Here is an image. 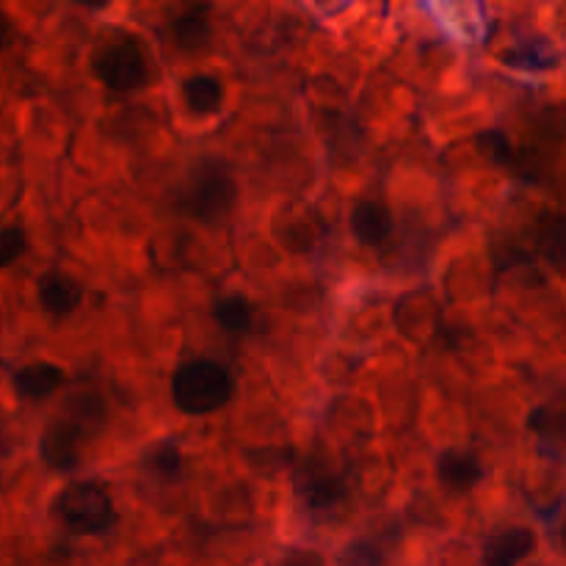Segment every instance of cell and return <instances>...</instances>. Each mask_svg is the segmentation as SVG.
I'll return each mask as SVG.
<instances>
[{"mask_svg":"<svg viewBox=\"0 0 566 566\" xmlns=\"http://www.w3.org/2000/svg\"><path fill=\"white\" fill-rule=\"evenodd\" d=\"M92 70L99 83L111 88V92H136L147 83V59L133 33L114 31L103 33L94 44L92 53Z\"/></svg>","mask_w":566,"mask_h":566,"instance_id":"6da1fadb","label":"cell"},{"mask_svg":"<svg viewBox=\"0 0 566 566\" xmlns=\"http://www.w3.org/2000/svg\"><path fill=\"white\" fill-rule=\"evenodd\" d=\"M232 379L219 363L191 359L171 379V401L186 415H210L230 403Z\"/></svg>","mask_w":566,"mask_h":566,"instance_id":"7a4b0ae2","label":"cell"},{"mask_svg":"<svg viewBox=\"0 0 566 566\" xmlns=\"http://www.w3.org/2000/svg\"><path fill=\"white\" fill-rule=\"evenodd\" d=\"M235 180L221 160H202L193 166L182 188V208L202 224H219L235 205Z\"/></svg>","mask_w":566,"mask_h":566,"instance_id":"3957f363","label":"cell"},{"mask_svg":"<svg viewBox=\"0 0 566 566\" xmlns=\"http://www.w3.org/2000/svg\"><path fill=\"white\" fill-rule=\"evenodd\" d=\"M55 512L75 534L97 536L114 525V501L97 481L70 484L55 497Z\"/></svg>","mask_w":566,"mask_h":566,"instance_id":"277c9868","label":"cell"},{"mask_svg":"<svg viewBox=\"0 0 566 566\" xmlns=\"http://www.w3.org/2000/svg\"><path fill=\"white\" fill-rule=\"evenodd\" d=\"M296 495L307 506V512L326 514L335 512L346 501V484L329 470L318 468V464H307L296 479Z\"/></svg>","mask_w":566,"mask_h":566,"instance_id":"5b68a950","label":"cell"},{"mask_svg":"<svg viewBox=\"0 0 566 566\" xmlns=\"http://www.w3.org/2000/svg\"><path fill=\"white\" fill-rule=\"evenodd\" d=\"M81 442L83 429L70 418H59L44 429L42 442H39V453H42L44 464L53 470H75L81 462Z\"/></svg>","mask_w":566,"mask_h":566,"instance_id":"8992f818","label":"cell"},{"mask_svg":"<svg viewBox=\"0 0 566 566\" xmlns=\"http://www.w3.org/2000/svg\"><path fill=\"white\" fill-rule=\"evenodd\" d=\"M39 302L55 318H66L75 313L83 302V291L72 276L61 274V271H48L39 276Z\"/></svg>","mask_w":566,"mask_h":566,"instance_id":"52a82bcc","label":"cell"},{"mask_svg":"<svg viewBox=\"0 0 566 566\" xmlns=\"http://www.w3.org/2000/svg\"><path fill=\"white\" fill-rule=\"evenodd\" d=\"M536 547L534 531L528 528H506L497 531L484 547V566H517L528 558Z\"/></svg>","mask_w":566,"mask_h":566,"instance_id":"ba28073f","label":"cell"},{"mask_svg":"<svg viewBox=\"0 0 566 566\" xmlns=\"http://www.w3.org/2000/svg\"><path fill=\"white\" fill-rule=\"evenodd\" d=\"M352 230L363 247H381L392 232L390 210L374 199H363L352 213Z\"/></svg>","mask_w":566,"mask_h":566,"instance_id":"9c48e42d","label":"cell"},{"mask_svg":"<svg viewBox=\"0 0 566 566\" xmlns=\"http://www.w3.org/2000/svg\"><path fill=\"white\" fill-rule=\"evenodd\" d=\"M437 473H440L442 486H448L451 492H464L473 490L481 479H484V470H481V462L473 457V453L464 451H446L437 462Z\"/></svg>","mask_w":566,"mask_h":566,"instance_id":"30bf717a","label":"cell"},{"mask_svg":"<svg viewBox=\"0 0 566 566\" xmlns=\"http://www.w3.org/2000/svg\"><path fill=\"white\" fill-rule=\"evenodd\" d=\"M210 9L208 6H193V9L182 11L180 17L171 25V33H175V42L182 53H199V50L208 48L210 33H213V25H210Z\"/></svg>","mask_w":566,"mask_h":566,"instance_id":"8fae6325","label":"cell"},{"mask_svg":"<svg viewBox=\"0 0 566 566\" xmlns=\"http://www.w3.org/2000/svg\"><path fill=\"white\" fill-rule=\"evenodd\" d=\"M64 385V370L50 363L25 365L14 374V390L22 398H48Z\"/></svg>","mask_w":566,"mask_h":566,"instance_id":"7c38bea8","label":"cell"},{"mask_svg":"<svg viewBox=\"0 0 566 566\" xmlns=\"http://www.w3.org/2000/svg\"><path fill=\"white\" fill-rule=\"evenodd\" d=\"M182 99H186V108L197 116L216 114L224 99V86H221L219 77L213 75H193L182 83Z\"/></svg>","mask_w":566,"mask_h":566,"instance_id":"4fadbf2b","label":"cell"},{"mask_svg":"<svg viewBox=\"0 0 566 566\" xmlns=\"http://www.w3.org/2000/svg\"><path fill=\"white\" fill-rule=\"evenodd\" d=\"M213 318L224 326L227 332H247L252 329L254 310L243 296H224L213 304Z\"/></svg>","mask_w":566,"mask_h":566,"instance_id":"5bb4252c","label":"cell"},{"mask_svg":"<svg viewBox=\"0 0 566 566\" xmlns=\"http://www.w3.org/2000/svg\"><path fill=\"white\" fill-rule=\"evenodd\" d=\"M144 468L160 479H177L182 473V453L175 442L164 440L144 453Z\"/></svg>","mask_w":566,"mask_h":566,"instance_id":"9a60e30c","label":"cell"},{"mask_svg":"<svg viewBox=\"0 0 566 566\" xmlns=\"http://www.w3.org/2000/svg\"><path fill=\"white\" fill-rule=\"evenodd\" d=\"M503 59L514 66H525V70H553L558 64L556 50L551 48V42H531L517 48L514 53H503Z\"/></svg>","mask_w":566,"mask_h":566,"instance_id":"2e32d148","label":"cell"},{"mask_svg":"<svg viewBox=\"0 0 566 566\" xmlns=\"http://www.w3.org/2000/svg\"><path fill=\"white\" fill-rule=\"evenodd\" d=\"M66 407H70V412H72L70 420H75L81 429H83V423H99V420L105 418L103 398L94 396V392H81V396H72Z\"/></svg>","mask_w":566,"mask_h":566,"instance_id":"e0dca14e","label":"cell"},{"mask_svg":"<svg viewBox=\"0 0 566 566\" xmlns=\"http://www.w3.org/2000/svg\"><path fill=\"white\" fill-rule=\"evenodd\" d=\"M28 238L22 227H3L0 230V271L14 265L25 254Z\"/></svg>","mask_w":566,"mask_h":566,"instance_id":"ac0fdd59","label":"cell"},{"mask_svg":"<svg viewBox=\"0 0 566 566\" xmlns=\"http://www.w3.org/2000/svg\"><path fill=\"white\" fill-rule=\"evenodd\" d=\"M340 566H385V553L370 542H352L340 551Z\"/></svg>","mask_w":566,"mask_h":566,"instance_id":"d6986e66","label":"cell"},{"mask_svg":"<svg viewBox=\"0 0 566 566\" xmlns=\"http://www.w3.org/2000/svg\"><path fill=\"white\" fill-rule=\"evenodd\" d=\"M475 147H479L481 153L486 155V158L495 160V164H509V158H512V147H509V138L503 136L501 130L481 133V136L475 138Z\"/></svg>","mask_w":566,"mask_h":566,"instance_id":"ffe728a7","label":"cell"},{"mask_svg":"<svg viewBox=\"0 0 566 566\" xmlns=\"http://www.w3.org/2000/svg\"><path fill=\"white\" fill-rule=\"evenodd\" d=\"M280 566H326L324 558L313 551H293L282 558Z\"/></svg>","mask_w":566,"mask_h":566,"instance_id":"44dd1931","label":"cell"},{"mask_svg":"<svg viewBox=\"0 0 566 566\" xmlns=\"http://www.w3.org/2000/svg\"><path fill=\"white\" fill-rule=\"evenodd\" d=\"M9 36H11V22H9V17H6L3 11H0V50H3L6 44H9Z\"/></svg>","mask_w":566,"mask_h":566,"instance_id":"7402d4cb","label":"cell"}]
</instances>
